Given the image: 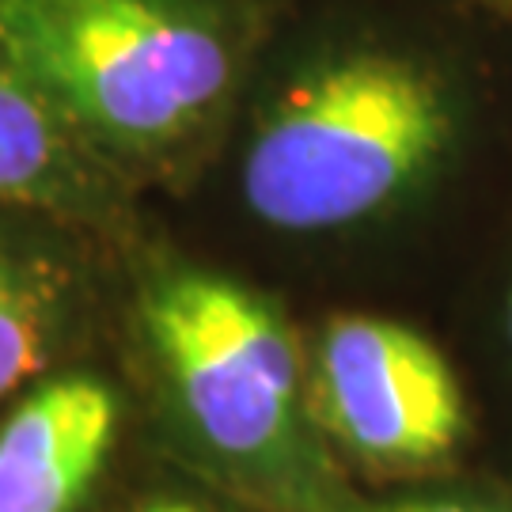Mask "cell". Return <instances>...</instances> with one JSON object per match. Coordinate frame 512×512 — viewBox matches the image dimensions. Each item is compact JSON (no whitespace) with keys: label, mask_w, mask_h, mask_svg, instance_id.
I'll list each match as a JSON object with an SVG mask.
<instances>
[{"label":"cell","mask_w":512,"mask_h":512,"mask_svg":"<svg viewBox=\"0 0 512 512\" xmlns=\"http://www.w3.org/2000/svg\"><path fill=\"white\" fill-rule=\"evenodd\" d=\"M456 118L425 61L338 50L289 80L243 156V198L281 232H334L395 205L440 164Z\"/></svg>","instance_id":"7a4b0ae2"},{"label":"cell","mask_w":512,"mask_h":512,"mask_svg":"<svg viewBox=\"0 0 512 512\" xmlns=\"http://www.w3.org/2000/svg\"><path fill=\"white\" fill-rule=\"evenodd\" d=\"M509 342H512V296H509Z\"/></svg>","instance_id":"30bf717a"},{"label":"cell","mask_w":512,"mask_h":512,"mask_svg":"<svg viewBox=\"0 0 512 512\" xmlns=\"http://www.w3.org/2000/svg\"><path fill=\"white\" fill-rule=\"evenodd\" d=\"M361 512H509L494 505H463V501H399V505H372Z\"/></svg>","instance_id":"ba28073f"},{"label":"cell","mask_w":512,"mask_h":512,"mask_svg":"<svg viewBox=\"0 0 512 512\" xmlns=\"http://www.w3.org/2000/svg\"><path fill=\"white\" fill-rule=\"evenodd\" d=\"M61 315L65 277L42 255L0 243V403L46 368Z\"/></svg>","instance_id":"52a82bcc"},{"label":"cell","mask_w":512,"mask_h":512,"mask_svg":"<svg viewBox=\"0 0 512 512\" xmlns=\"http://www.w3.org/2000/svg\"><path fill=\"white\" fill-rule=\"evenodd\" d=\"M0 54L84 145L152 156L213 122L243 38L213 0H0Z\"/></svg>","instance_id":"6da1fadb"},{"label":"cell","mask_w":512,"mask_h":512,"mask_svg":"<svg viewBox=\"0 0 512 512\" xmlns=\"http://www.w3.org/2000/svg\"><path fill=\"white\" fill-rule=\"evenodd\" d=\"M92 156L95 148L0 54V202L88 213L99 202Z\"/></svg>","instance_id":"8992f818"},{"label":"cell","mask_w":512,"mask_h":512,"mask_svg":"<svg viewBox=\"0 0 512 512\" xmlns=\"http://www.w3.org/2000/svg\"><path fill=\"white\" fill-rule=\"evenodd\" d=\"M308 399L330 437L372 467L437 463L467 433L444 353L380 315H338L323 330Z\"/></svg>","instance_id":"277c9868"},{"label":"cell","mask_w":512,"mask_h":512,"mask_svg":"<svg viewBox=\"0 0 512 512\" xmlns=\"http://www.w3.org/2000/svg\"><path fill=\"white\" fill-rule=\"evenodd\" d=\"M494 4H505V8H512V0H494Z\"/></svg>","instance_id":"8fae6325"},{"label":"cell","mask_w":512,"mask_h":512,"mask_svg":"<svg viewBox=\"0 0 512 512\" xmlns=\"http://www.w3.org/2000/svg\"><path fill=\"white\" fill-rule=\"evenodd\" d=\"M133 512H198L194 505H186V501H175V497H156V501H148L141 509Z\"/></svg>","instance_id":"9c48e42d"},{"label":"cell","mask_w":512,"mask_h":512,"mask_svg":"<svg viewBox=\"0 0 512 512\" xmlns=\"http://www.w3.org/2000/svg\"><path fill=\"white\" fill-rule=\"evenodd\" d=\"M148 349L194 433L224 459L270 467L300 448L308 380L281 311L232 277H160L141 308Z\"/></svg>","instance_id":"3957f363"},{"label":"cell","mask_w":512,"mask_h":512,"mask_svg":"<svg viewBox=\"0 0 512 512\" xmlns=\"http://www.w3.org/2000/svg\"><path fill=\"white\" fill-rule=\"evenodd\" d=\"M118 437V399L69 372L38 384L0 421V512H80Z\"/></svg>","instance_id":"5b68a950"}]
</instances>
